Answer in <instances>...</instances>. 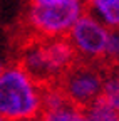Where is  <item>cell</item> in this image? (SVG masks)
I'll use <instances>...</instances> for the list:
<instances>
[{
    "mask_svg": "<svg viewBox=\"0 0 119 121\" xmlns=\"http://www.w3.org/2000/svg\"><path fill=\"white\" fill-rule=\"evenodd\" d=\"M42 116L40 87L17 66L0 71V118L5 121H35Z\"/></svg>",
    "mask_w": 119,
    "mask_h": 121,
    "instance_id": "cell-1",
    "label": "cell"
},
{
    "mask_svg": "<svg viewBox=\"0 0 119 121\" xmlns=\"http://www.w3.org/2000/svg\"><path fill=\"white\" fill-rule=\"evenodd\" d=\"M112 76V69L106 62H89L77 59L57 82L64 98L77 111L96 103L102 93L106 79Z\"/></svg>",
    "mask_w": 119,
    "mask_h": 121,
    "instance_id": "cell-2",
    "label": "cell"
},
{
    "mask_svg": "<svg viewBox=\"0 0 119 121\" xmlns=\"http://www.w3.org/2000/svg\"><path fill=\"white\" fill-rule=\"evenodd\" d=\"M81 0L29 5L24 22L19 25V29L39 37H61L70 30L74 22L81 17Z\"/></svg>",
    "mask_w": 119,
    "mask_h": 121,
    "instance_id": "cell-3",
    "label": "cell"
},
{
    "mask_svg": "<svg viewBox=\"0 0 119 121\" xmlns=\"http://www.w3.org/2000/svg\"><path fill=\"white\" fill-rule=\"evenodd\" d=\"M67 39L76 49L79 59L89 62H104L109 40V30L92 15L82 10L81 17L67 32Z\"/></svg>",
    "mask_w": 119,
    "mask_h": 121,
    "instance_id": "cell-4",
    "label": "cell"
},
{
    "mask_svg": "<svg viewBox=\"0 0 119 121\" xmlns=\"http://www.w3.org/2000/svg\"><path fill=\"white\" fill-rule=\"evenodd\" d=\"M86 121H119V113H116L111 106H107L101 98L81 111Z\"/></svg>",
    "mask_w": 119,
    "mask_h": 121,
    "instance_id": "cell-5",
    "label": "cell"
},
{
    "mask_svg": "<svg viewBox=\"0 0 119 121\" xmlns=\"http://www.w3.org/2000/svg\"><path fill=\"white\" fill-rule=\"evenodd\" d=\"M107 106L119 113V81L114 78V76H109L104 82V87H102V93L99 96Z\"/></svg>",
    "mask_w": 119,
    "mask_h": 121,
    "instance_id": "cell-6",
    "label": "cell"
},
{
    "mask_svg": "<svg viewBox=\"0 0 119 121\" xmlns=\"http://www.w3.org/2000/svg\"><path fill=\"white\" fill-rule=\"evenodd\" d=\"M114 72V67L119 64V29L109 30V40H107V51L106 60H104Z\"/></svg>",
    "mask_w": 119,
    "mask_h": 121,
    "instance_id": "cell-7",
    "label": "cell"
},
{
    "mask_svg": "<svg viewBox=\"0 0 119 121\" xmlns=\"http://www.w3.org/2000/svg\"><path fill=\"white\" fill-rule=\"evenodd\" d=\"M54 2H66V0H29V5H39V4H54Z\"/></svg>",
    "mask_w": 119,
    "mask_h": 121,
    "instance_id": "cell-8",
    "label": "cell"
},
{
    "mask_svg": "<svg viewBox=\"0 0 119 121\" xmlns=\"http://www.w3.org/2000/svg\"><path fill=\"white\" fill-rule=\"evenodd\" d=\"M112 76H114V78H116V79L119 81V64H117V66L114 67V72H112Z\"/></svg>",
    "mask_w": 119,
    "mask_h": 121,
    "instance_id": "cell-9",
    "label": "cell"
},
{
    "mask_svg": "<svg viewBox=\"0 0 119 121\" xmlns=\"http://www.w3.org/2000/svg\"><path fill=\"white\" fill-rule=\"evenodd\" d=\"M2 67H4V66H2V64H0V71H2Z\"/></svg>",
    "mask_w": 119,
    "mask_h": 121,
    "instance_id": "cell-10",
    "label": "cell"
},
{
    "mask_svg": "<svg viewBox=\"0 0 119 121\" xmlns=\"http://www.w3.org/2000/svg\"><path fill=\"white\" fill-rule=\"evenodd\" d=\"M0 121H5V119H4V118H0Z\"/></svg>",
    "mask_w": 119,
    "mask_h": 121,
    "instance_id": "cell-11",
    "label": "cell"
},
{
    "mask_svg": "<svg viewBox=\"0 0 119 121\" xmlns=\"http://www.w3.org/2000/svg\"><path fill=\"white\" fill-rule=\"evenodd\" d=\"M35 121H40V119H35Z\"/></svg>",
    "mask_w": 119,
    "mask_h": 121,
    "instance_id": "cell-12",
    "label": "cell"
}]
</instances>
